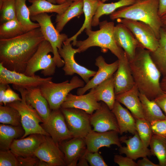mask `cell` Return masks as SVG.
<instances>
[{
	"instance_id": "1",
	"label": "cell",
	"mask_w": 166,
	"mask_h": 166,
	"mask_svg": "<svg viewBox=\"0 0 166 166\" xmlns=\"http://www.w3.org/2000/svg\"><path fill=\"white\" fill-rule=\"evenodd\" d=\"M45 39L40 27L9 39H0V63L7 69L24 73L27 63Z\"/></svg>"
},
{
	"instance_id": "22",
	"label": "cell",
	"mask_w": 166,
	"mask_h": 166,
	"mask_svg": "<svg viewBox=\"0 0 166 166\" xmlns=\"http://www.w3.org/2000/svg\"><path fill=\"white\" fill-rule=\"evenodd\" d=\"M45 136L41 134H33L26 137L15 139L10 150L17 157L34 155V152L44 140Z\"/></svg>"
},
{
	"instance_id": "29",
	"label": "cell",
	"mask_w": 166,
	"mask_h": 166,
	"mask_svg": "<svg viewBox=\"0 0 166 166\" xmlns=\"http://www.w3.org/2000/svg\"><path fill=\"white\" fill-rule=\"evenodd\" d=\"M25 131L21 126H14L1 124H0V150H10L14 140L21 138L23 136Z\"/></svg>"
},
{
	"instance_id": "51",
	"label": "cell",
	"mask_w": 166,
	"mask_h": 166,
	"mask_svg": "<svg viewBox=\"0 0 166 166\" xmlns=\"http://www.w3.org/2000/svg\"><path fill=\"white\" fill-rule=\"evenodd\" d=\"M84 155L79 159L78 160L79 162L77 163V166H89L88 164V162L86 159Z\"/></svg>"
},
{
	"instance_id": "8",
	"label": "cell",
	"mask_w": 166,
	"mask_h": 166,
	"mask_svg": "<svg viewBox=\"0 0 166 166\" xmlns=\"http://www.w3.org/2000/svg\"><path fill=\"white\" fill-rule=\"evenodd\" d=\"M47 13H41L30 17L31 20L39 24L45 39L50 44L53 49V57L57 67L63 66L64 62L61 57L58 50L61 49L64 42L68 38L65 34H60L52 23L51 17Z\"/></svg>"
},
{
	"instance_id": "30",
	"label": "cell",
	"mask_w": 166,
	"mask_h": 166,
	"mask_svg": "<svg viewBox=\"0 0 166 166\" xmlns=\"http://www.w3.org/2000/svg\"><path fill=\"white\" fill-rule=\"evenodd\" d=\"M159 45L156 49L150 52L152 58L163 77L166 76V31L160 29Z\"/></svg>"
},
{
	"instance_id": "28",
	"label": "cell",
	"mask_w": 166,
	"mask_h": 166,
	"mask_svg": "<svg viewBox=\"0 0 166 166\" xmlns=\"http://www.w3.org/2000/svg\"><path fill=\"white\" fill-rule=\"evenodd\" d=\"M31 5L28 7L30 17L42 13L55 12L57 14L63 13L73 2L67 1L61 4L56 5L47 0H29Z\"/></svg>"
},
{
	"instance_id": "33",
	"label": "cell",
	"mask_w": 166,
	"mask_h": 166,
	"mask_svg": "<svg viewBox=\"0 0 166 166\" xmlns=\"http://www.w3.org/2000/svg\"><path fill=\"white\" fill-rule=\"evenodd\" d=\"M139 97L145 119L151 123L154 121L166 119V116L154 100H150L140 93Z\"/></svg>"
},
{
	"instance_id": "50",
	"label": "cell",
	"mask_w": 166,
	"mask_h": 166,
	"mask_svg": "<svg viewBox=\"0 0 166 166\" xmlns=\"http://www.w3.org/2000/svg\"><path fill=\"white\" fill-rule=\"evenodd\" d=\"M9 86V84L0 83V104L1 105H3V98L6 90Z\"/></svg>"
},
{
	"instance_id": "11",
	"label": "cell",
	"mask_w": 166,
	"mask_h": 166,
	"mask_svg": "<svg viewBox=\"0 0 166 166\" xmlns=\"http://www.w3.org/2000/svg\"><path fill=\"white\" fill-rule=\"evenodd\" d=\"M70 43L64 42L62 48L58 50L61 57L63 58L64 64L62 69L66 76H72L75 73L79 75L87 83L89 78L93 77L97 71L90 70L78 64L74 58L75 55L80 53L79 49L73 48Z\"/></svg>"
},
{
	"instance_id": "2",
	"label": "cell",
	"mask_w": 166,
	"mask_h": 166,
	"mask_svg": "<svg viewBox=\"0 0 166 166\" xmlns=\"http://www.w3.org/2000/svg\"><path fill=\"white\" fill-rule=\"evenodd\" d=\"M129 61L135 85L140 93L150 100H154L163 91L160 86L161 75L152 58L150 51L140 47L134 58Z\"/></svg>"
},
{
	"instance_id": "19",
	"label": "cell",
	"mask_w": 166,
	"mask_h": 166,
	"mask_svg": "<svg viewBox=\"0 0 166 166\" xmlns=\"http://www.w3.org/2000/svg\"><path fill=\"white\" fill-rule=\"evenodd\" d=\"M113 34L116 43L124 51L128 60L133 59L137 49L142 46L132 32L124 25L118 23L114 26Z\"/></svg>"
},
{
	"instance_id": "18",
	"label": "cell",
	"mask_w": 166,
	"mask_h": 166,
	"mask_svg": "<svg viewBox=\"0 0 166 166\" xmlns=\"http://www.w3.org/2000/svg\"><path fill=\"white\" fill-rule=\"evenodd\" d=\"M118 60V68L114 74L115 95L130 90L135 85L129 61L125 52Z\"/></svg>"
},
{
	"instance_id": "41",
	"label": "cell",
	"mask_w": 166,
	"mask_h": 166,
	"mask_svg": "<svg viewBox=\"0 0 166 166\" xmlns=\"http://www.w3.org/2000/svg\"><path fill=\"white\" fill-rule=\"evenodd\" d=\"M0 166H18L17 157L10 150H0Z\"/></svg>"
},
{
	"instance_id": "42",
	"label": "cell",
	"mask_w": 166,
	"mask_h": 166,
	"mask_svg": "<svg viewBox=\"0 0 166 166\" xmlns=\"http://www.w3.org/2000/svg\"><path fill=\"white\" fill-rule=\"evenodd\" d=\"M85 157L91 166H107L102 156L98 152H91L86 151Z\"/></svg>"
},
{
	"instance_id": "52",
	"label": "cell",
	"mask_w": 166,
	"mask_h": 166,
	"mask_svg": "<svg viewBox=\"0 0 166 166\" xmlns=\"http://www.w3.org/2000/svg\"><path fill=\"white\" fill-rule=\"evenodd\" d=\"M160 86L162 90L166 91V76L163 77L160 81Z\"/></svg>"
},
{
	"instance_id": "4",
	"label": "cell",
	"mask_w": 166,
	"mask_h": 166,
	"mask_svg": "<svg viewBox=\"0 0 166 166\" xmlns=\"http://www.w3.org/2000/svg\"><path fill=\"white\" fill-rule=\"evenodd\" d=\"M99 25L100 29L97 30H85L88 38L83 41L77 40L72 42V45L77 47L80 53L93 46H98L102 49H109L118 59H119L125 52L117 45L115 39L114 22L105 20L100 22Z\"/></svg>"
},
{
	"instance_id": "27",
	"label": "cell",
	"mask_w": 166,
	"mask_h": 166,
	"mask_svg": "<svg viewBox=\"0 0 166 166\" xmlns=\"http://www.w3.org/2000/svg\"><path fill=\"white\" fill-rule=\"evenodd\" d=\"M114 88L113 74L92 89L97 101L104 102L112 110L116 101Z\"/></svg>"
},
{
	"instance_id": "9",
	"label": "cell",
	"mask_w": 166,
	"mask_h": 166,
	"mask_svg": "<svg viewBox=\"0 0 166 166\" xmlns=\"http://www.w3.org/2000/svg\"><path fill=\"white\" fill-rule=\"evenodd\" d=\"M117 21L118 23H122L127 27L145 49L153 52L158 47L159 39L153 30L147 24L141 22L124 18H119Z\"/></svg>"
},
{
	"instance_id": "17",
	"label": "cell",
	"mask_w": 166,
	"mask_h": 166,
	"mask_svg": "<svg viewBox=\"0 0 166 166\" xmlns=\"http://www.w3.org/2000/svg\"><path fill=\"white\" fill-rule=\"evenodd\" d=\"M118 59L111 64L105 61L102 56H99L96 59L95 65L98 69L93 78L82 87L77 89V95L84 94L87 90L94 88L113 75L117 71L118 66Z\"/></svg>"
},
{
	"instance_id": "14",
	"label": "cell",
	"mask_w": 166,
	"mask_h": 166,
	"mask_svg": "<svg viewBox=\"0 0 166 166\" xmlns=\"http://www.w3.org/2000/svg\"><path fill=\"white\" fill-rule=\"evenodd\" d=\"M34 155L39 159L48 162L51 166H66L64 155L59 144L50 136H45L44 140Z\"/></svg>"
},
{
	"instance_id": "24",
	"label": "cell",
	"mask_w": 166,
	"mask_h": 166,
	"mask_svg": "<svg viewBox=\"0 0 166 166\" xmlns=\"http://www.w3.org/2000/svg\"><path fill=\"white\" fill-rule=\"evenodd\" d=\"M25 98L26 103L37 111L43 123L46 122L51 111L48 101L41 93L40 87L25 89Z\"/></svg>"
},
{
	"instance_id": "43",
	"label": "cell",
	"mask_w": 166,
	"mask_h": 166,
	"mask_svg": "<svg viewBox=\"0 0 166 166\" xmlns=\"http://www.w3.org/2000/svg\"><path fill=\"white\" fill-rule=\"evenodd\" d=\"M151 124L153 134L166 138V119L154 121Z\"/></svg>"
},
{
	"instance_id": "46",
	"label": "cell",
	"mask_w": 166,
	"mask_h": 166,
	"mask_svg": "<svg viewBox=\"0 0 166 166\" xmlns=\"http://www.w3.org/2000/svg\"><path fill=\"white\" fill-rule=\"evenodd\" d=\"M114 162L120 166H137V163L132 159L127 157H123L121 155L114 156Z\"/></svg>"
},
{
	"instance_id": "49",
	"label": "cell",
	"mask_w": 166,
	"mask_h": 166,
	"mask_svg": "<svg viewBox=\"0 0 166 166\" xmlns=\"http://www.w3.org/2000/svg\"><path fill=\"white\" fill-rule=\"evenodd\" d=\"M159 14L160 17L166 14V0H159Z\"/></svg>"
},
{
	"instance_id": "58",
	"label": "cell",
	"mask_w": 166,
	"mask_h": 166,
	"mask_svg": "<svg viewBox=\"0 0 166 166\" xmlns=\"http://www.w3.org/2000/svg\"></svg>"
},
{
	"instance_id": "39",
	"label": "cell",
	"mask_w": 166,
	"mask_h": 166,
	"mask_svg": "<svg viewBox=\"0 0 166 166\" xmlns=\"http://www.w3.org/2000/svg\"><path fill=\"white\" fill-rule=\"evenodd\" d=\"M135 120L137 132L143 144L148 147L153 135L151 124L145 119Z\"/></svg>"
},
{
	"instance_id": "15",
	"label": "cell",
	"mask_w": 166,
	"mask_h": 166,
	"mask_svg": "<svg viewBox=\"0 0 166 166\" xmlns=\"http://www.w3.org/2000/svg\"><path fill=\"white\" fill-rule=\"evenodd\" d=\"M100 107L90 115V122L94 131L103 132L119 129L115 116L108 105L101 101Z\"/></svg>"
},
{
	"instance_id": "31",
	"label": "cell",
	"mask_w": 166,
	"mask_h": 166,
	"mask_svg": "<svg viewBox=\"0 0 166 166\" xmlns=\"http://www.w3.org/2000/svg\"><path fill=\"white\" fill-rule=\"evenodd\" d=\"M83 12L85 15V20L81 27L78 31L74 35L68 38L64 42L66 43H70L72 41H76L79 35L85 30H91L93 18L97 10L99 0H83Z\"/></svg>"
},
{
	"instance_id": "16",
	"label": "cell",
	"mask_w": 166,
	"mask_h": 166,
	"mask_svg": "<svg viewBox=\"0 0 166 166\" xmlns=\"http://www.w3.org/2000/svg\"><path fill=\"white\" fill-rule=\"evenodd\" d=\"M119 133L115 130L99 132L92 129L85 137L87 150L91 152H98L102 147L110 148L113 144L121 147L122 145Z\"/></svg>"
},
{
	"instance_id": "37",
	"label": "cell",
	"mask_w": 166,
	"mask_h": 166,
	"mask_svg": "<svg viewBox=\"0 0 166 166\" xmlns=\"http://www.w3.org/2000/svg\"><path fill=\"white\" fill-rule=\"evenodd\" d=\"M149 145L152 155L157 158L160 166H166V138L153 134Z\"/></svg>"
},
{
	"instance_id": "10",
	"label": "cell",
	"mask_w": 166,
	"mask_h": 166,
	"mask_svg": "<svg viewBox=\"0 0 166 166\" xmlns=\"http://www.w3.org/2000/svg\"><path fill=\"white\" fill-rule=\"evenodd\" d=\"M68 128L73 137L84 138L92 129L90 115L81 109L60 108Z\"/></svg>"
},
{
	"instance_id": "48",
	"label": "cell",
	"mask_w": 166,
	"mask_h": 166,
	"mask_svg": "<svg viewBox=\"0 0 166 166\" xmlns=\"http://www.w3.org/2000/svg\"><path fill=\"white\" fill-rule=\"evenodd\" d=\"M137 166H159V164H156L150 161L147 156L143 157L142 159L137 162Z\"/></svg>"
},
{
	"instance_id": "57",
	"label": "cell",
	"mask_w": 166,
	"mask_h": 166,
	"mask_svg": "<svg viewBox=\"0 0 166 166\" xmlns=\"http://www.w3.org/2000/svg\"><path fill=\"white\" fill-rule=\"evenodd\" d=\"M99 0L103 2H105L106 1L109 0Z\"/></svg>"
},
{
	"instance_id": "6",
	"label": "cell",
	"mask_w": 166,
	"mask_h": 166,
	"mask_svg": "<svg viewBox=\"0 0 166 166\" xmlns=\"http://www.w3.org/2000/svg\"><path fill=\"white\" fill-rule=\"evenodd\" d=\"M85 82L78 77L74 76L69 81L67 80L56 83L51 81L39 87L41 93L48 101L50 109L54 110L60 108L71 91L83 87L85 85Z\"/></svg>"
},
{
	"instance_id": "32",
	"label": "cell",
	"mask_w": 166,
	"mask_h": 166,
	"mask_svg": "<svg viewBox=\"0 0 166 166\" xmlns=\"http://www.w3.org/2000/svg\"><path fill=\"white\" fill-rule=\"evenodd\" d=\"M83 0L73 1L70 5L62 14H57L55 19L56 28L59 32L71 19L83 13Z\"/></svg>"
},
{
	"instance_id": "25",
	"label": "cell",
	"mask_w": 166,
	"mask_h": 166,
	"mask_svg": "<svg viewBox=\"0 0 166 166\" xmlns=\"http://www.w3.org/2000/svg\"><path fill=\"white\" fill-rule=\"evenodd\" d=\"M140 92L135 85L130 90L115 95L116 100L124 105L131 112L135 119H145L139 94Z\"/></svg>"
},
{
	"instance_id": "54",
	"label": "cell",
	"mask_w": 166,
	"mask_h": 166,
	"mask_svg": "<svg viewBox=\"0 0 166 166\" xmlns=\"http://www.w3.org/2000/svg\"><path fill=\"white\" fill-rule=\"evenodd\" d=\"M37 166H51V165L45 161L39 159L37 162Z\"/></svg>"
},
{
	"instance_id": "47",
	"label": "cell",
	"mask_w": 166,
	"mask_h": 166,
	"mask_svg": "<svg viewBox=\"0 0 166 166\" xmlns=\"http://www.w3.org/2000/svg\"><path fill=\"white\" fill-rule=\"evenodd\" d=\"M154 101L163 111L166 116V91H163Z\"/></svg>"
},
{
	"instance_id": "20",
	"label": "cell",
	"mask_w": 166,
	"mask_h": 166,
	"mask_svg": "<svg viewBox=\"0 0 166 166\" xmlns=\"http://www.w3.org/2000/svg\"><path fill=\"white\" fill-rule=\"evenodd\" d=\"M94 95L93 89L86 94L75 95L69 93L61 105V108H75L81 109L91 115L101 106Z\"/></svg>"
},
{
	"instance_id": "23",
	"label": "cell",
	"mask_w": 166,
	"mask_h": 166,
	"mask_svg": "<svg viewBox=\"0 0 166 166\" xmlns=\"http://www.w3.org/2000/svg\"><path fill=\"white\" fill-rule=\"evenodd\" d=\"M120 139L121 143L126 144V146L119 147L120 154H125L127 156L134 160L152 155L150 149L143 144L137 132L132 136H122Z\"/></svg>"
},
{
	"instance_id": "3",
	"label": "cell",
	"mask_w": 166,
	"mask_h": 166,
	"mask_svg": "<svg viewBox=\"0 0 166 166\" xmlns=\"http://www.w3.org/2000/svg\"><path fill=\"white\" fill-rule=\"evenodd\" d=\"M159 7V0H137L132 4L117 9L109 17L113 20L124 18L144 22L151 27L159 39L161 23Z\"/></svg>"
},
{
	"instance_id": "21",
	"label": "cell",
	"mask_w": 166,
	"mask_h": 166,
	"mask_svg": "<svg viewBox=\"0 0 166 166\" xmlns=\"http://www.w3.org/2000/svg\"><path fill=\"white\" fill-rule=\"evenodd\" d=\"M65 159L66 166H76L87 151L85 138L73 137L59 144Z\"/></svg>"
},
{
	"instance_id": "56",
	"label": "cell",
	"mask_w": 166,
	"mask_h": 166,
	"mask_svg": "<svg viewBox=\"0 0 166 166\" xmlns=\"http://www.w3.org/2000/svg\"><path fill=\"white\" fill-rule=\"evenodd\" d=\"M51 3L55 4L57 3L56 0H47Z\"/></svg>"
},
{
	"instance_id": "55",
	"label": "cell",
	"mask_w": 166,
	"mask_h": 166,
	"mask_svg": "<svg viewBox=\"0 0 166 166\" xmlns=\"http://www.w3.org/2000/svg\"><path fill=\"white\" fill-rule=\"evenodd\" d=\"M77 0H56V2L58 4H61L64 3L67 1H71L73 2Z\"/></svg>"
},
{
	"instance_id": "36",
	"label": "cell",
	"mask_w": 166,
	"mask_h": 166,
	"mask_svg": "<svg viewBox=\"0 0 166 166\" xmlns=\"http://www.w3.org/2000/svg\"><path fill=\"white\" fill-rule=\"evenodd\" d=\"M28 32L17 19L9 21L1 24L0 39L12 38Z\"/></svg>"
},
{
	"instance_id": "53",
	"label": "cell",
	"mask_w": 166,
	"mask_h": 166,
	"mask_svg": "<svg viewBox=\"0 0 166 166\" xmlns=\"http://www.w3.org/2000/svg\"><path fill=\"white\" fill-rule=\"evenodd\" d=\"M161 27L164 28L166 31V14L160 17Z\"/></svg>"
},
{
	"instance_id": "7",
	"label": "cell",
	"mask_w": 166,
	"mask_h": 166,
	"mask_svg": "<svg viewBox=\"0 0 166 166\" xmlns=\"http://www.w3.org/2000/svg\"><path fill=\"white\" fill-rule=\"evenodd\" d=\"M50 53H53L52 47L49 42L44 39L28 61L24 73L33 76L41 70V73L45 76L53 75L57 65L53 57L49 54Z\"/></svg>"
},
{
	"instance_id": "45",
	"label": "cell",
	"mask_w": 166,
	"mask_h": 166,
	"mask_svg": "<svg viewBox=\"0 0 166 166\" xmlns=\"http://www.w3.org/2000/svg\"><path fill=\"white\" fill-rule=\"evenodd\" d=\"M17 157L18 166H37V162L39 160L34 155Z\"/></svg>"
},
{
	"instance_id": "40",
	"label": "cell",
	"mask_w": 166,
	"mask_h": 166,
	"mask_svg": "<svg viewBox=\"0 0 166 166\" xmlns=\"http://www.w3.org/2000/svg\"><path fill=\"white\" fill-rule=\"evenodd\" d=\"M16 0H0L1 24L16 19Z\"/></svg>"
},
{
	"instance_id": "26",
	"label": "cell",
	"mask_w": 166,
	"mask_h": 166,
	"mask_svg": "<svg viewBox=\"0 0 166 166\" xmlns=\"http://www.w3.org/2000/svg\"><path fill=\"white\" fill-rule=\"evenodd\" d=\"M116 117L119 129V133L128 132L134 135L137 132L136 120L132 114L116 100L111 110Z\"/></svg>"
},
{
	"instance_id": "35",
	"label": "cell",
	"mask_w": 166,
	"mask_h": 166,
	"mask_svg": "<svg viewBox=\"0 0 166 166\" xmlns=\"http://www.w3.org/2000/svg\"><path fill=\"white\" fill-rule=\"evenodd\" d=\"M26 1L16 0V19L28 31H29L40 27V26L38 23H35L31 21L30 11L26 5Z\"/></svg>"
},
{
	"instance_id": "12",
	"label": "cell",
	"mask_w": 166,
	"mask_h": 166,
	"mask_svg": "<svg viewBox=\"0 0 166 166\" xmlns=\"http://www.w3.org/2000/svg\"><path fill=\"white\" fill-rule=\"evenodd\" d=\"M41 125L53 140L59 144L73 137L60 109L52 110L47 121Z\"/></svg>"
},
{
	"instance_id": "5",
	"label": "cell",
	"mask_w": 166,
	"mask_h": 166,
	"mask_svg": "<svg viewBox=\"0 0 166 166\" xmlns=\"http://www.w3.org/2000/svg\"><path fill=\"white\" fill-rule=\"evenodd\" d=\"M13 87L20 93L22 100L6 105L15 109L21 115L22 126L25 131L24 134L21 138L33 134L49 136L40 124L44 122L37 111L26 102L25 98V89L14 85H13Z\"/></svg>"
},
{
	"instance_id": "34",
	"label": "cell",
	"mask_w": 166,
	"mask_h": 166,
	"mask_svg": "<svg viewBox=\"0 0 166 166\" xmlns=\"http://www.w3.org/2000/svg\"><path fill=\"white\" fill-rule=\"evenodd\" d=\"M137 1L120 0L114 2L105 3L99 0L97 10L93 18L92 26H96L99 25V19L102 16L110 14L119 8L132 4Z\"/></svg>"
},
{
	"instance_id": "44",
	"label": "cell",
	"mask_w": 166,
	"mask_h": 166,
	"mask_svg": "<svg viewBox=\"0 0 166 166\" xmlns=\"http://www.w3.org/2000/svg\"><path fill=\"white\" fill-rule=\"evenodd\" d=\"M22 100L18 94L14 91L8 86L6 90L2 103L3 105H6L7 104L16 101H21Z\"/></svg>"
},
{
	"instance_id": "13",
	"label": "cell",
	"mask_w": 166,
	"mask_h": 166,
	"mask_svg": "<svg viewBox=\"0 0 166 166\" xmlns=\"http://www.w3.org/2000/svg\"><path fill=\"white\" fill-rule=\"evenodd\" d=\"M52 77L42 78L38 75L30 76L24 73L9 70L0 63V83L12 84L26 89L40 86L52 81Z\"/></svg>"
},
{
	"instance_id": "38",
	"label": "cell",
	"mask_w": 166,
	"mask_h": 166,
	"mask_svg": "<svg viewBox=\"0 0 166 166\" xmlns=\"http://www.w3.org/2000/svg\"><path fill=\"white\" fill-rule=\"evenodd\" d=\"M0 122L14 126H22L21 115L18 111L9 105H0Z\"/></svg>"
}]
</instances>
